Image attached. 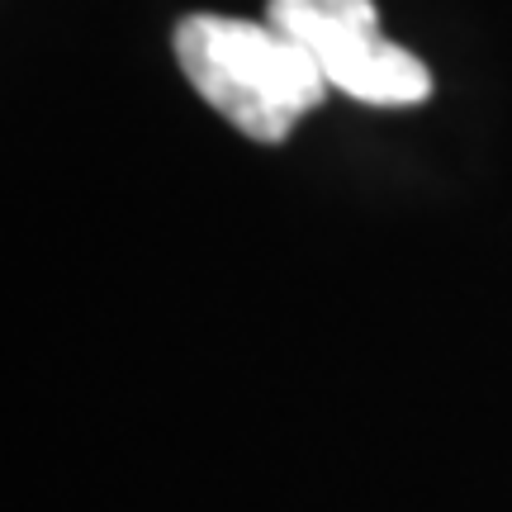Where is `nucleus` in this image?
<instances>
[{"mask_svg": "<svg viewBox=\"0 0 512 512\" xmlns=\"http://www.w3.org/2000/svg\"><path fill=\"white\" fill-rule=\"evenodd\" d=\"M176 57L209 110L256 143H285L290 128L328 95L318 62L275 24L190 15L176 24Z\"/></svg>", "mask_w": 512, "mask_h": 512, "instance_id": "f257e3e1", "label": "nucleus"}, {"mask_svg": "<svg viewBox=\"0 0 512 512\" xmlns=\"http://www.w3.org/2000/svg\"><path fill=\"white\" fill-rule=\"evenodd\" d=\"M271 24L318 62L332 91L403 110L432 95L418 57L384 38L375 0H271Z\"/></svg>", "mask_w": 512, "mask_h": 512, "instance_id": "f03ea898", "label": "nucleus"}]
</instances>
